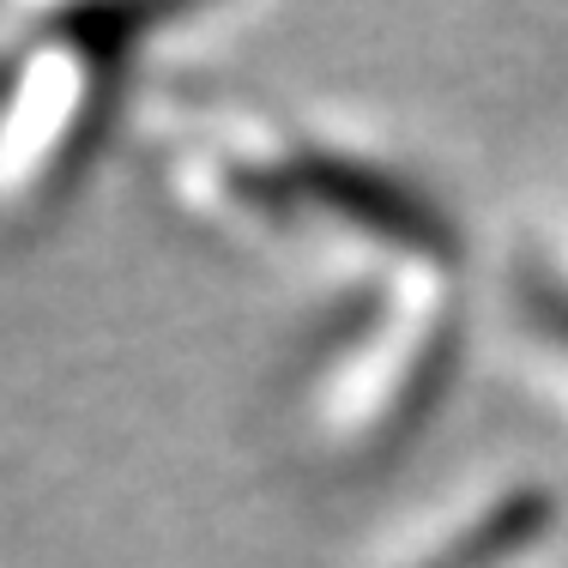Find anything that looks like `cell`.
I'll list each match as a JSON object with an SVG mask.
<instances>
[{
    "mask_svg": "<svg viewBox=\"0 0 568 568\" xmlns=\"http://www.w3.org/2000/svg\"><path fill=\"white\" fill-rule=\"evenodd\" d=\"M284 212H315L345 230H357L363 242L399 254L412 266H436L448 273L459 266V224L454 212L429 194L424 182H412L394 164H375L363 152H339L321 140H284L273 152Z\"/></svg>",
    "mask_w": 568,
    "mask_h": 568,
    "instance_id": "obj_1",
    "label": "cell"
},
{
    "mask_svg": "<svg viewBox=\"0 0 568 568\" xmlns=\"http://www.w3.org/2000/svg\"><path fill=\"white\" fill-rule=\"evenodd\" d=\"M557 526V496L545 484H514V490L490 496L471 520H459L436 550H424L412 568H514L532 557Z\"/></svg>",
    "mask_w": 568,
    "mask_h": 568,
    "instance_id": "obj_2",
    "label": "cell"
},
{
    "mask_svg": "<svg viewBox=\"0 0 568 568\" xmlns=\"http://www.w3.org/2000/svg\"><path fill=\"white\" fill-rule=\"evenodd\" d=\"M526 308H532V327L557 351H568V278H532L526 284Z\"/></svg>",
    "mask_w": 568,
    "mask_h": 568,
    "instance_id": "obj_3",
    "label": "cell"
}]
</instances>
